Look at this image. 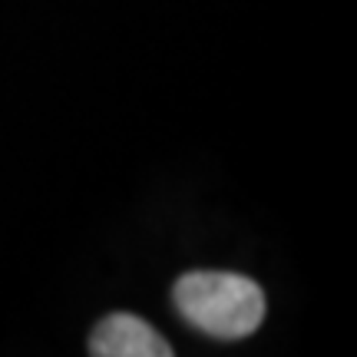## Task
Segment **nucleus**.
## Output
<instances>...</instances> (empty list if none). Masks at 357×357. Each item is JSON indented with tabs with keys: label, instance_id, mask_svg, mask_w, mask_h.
<instances>
[{
	"label": "nucleus",
	"instance_id": "1",
	"mask_svg": "<svg viewBox=\"0 0 357 357\" xmlns=\"http://www.w3.org/2000/svg\"><path fill=\"white\" fill-rule=\"evenodd\" d=\"M178 314L218 341H238L258 331L265 318V291L235 271H189L172 288Z\"/></svg>",
	"mask_w": 357,
	"mask_h": 357
},
{
	"label": "nucleus",
	"instance_id": "2",
	"mask_svg": "<svg viewBox=\"0 0 357 357\" xmlns=\"http://www.w3.org/2000/svg\"><path fill=\"white\" fill-rule=\"evenodd\" d=\"M93 357H169L172 347L162 341V334L153 324H146L136 314H109L96 324L89 337Z\"/></svg>",
	"mask_w": 357,
	"mask_h": 357
}]
</instances>
